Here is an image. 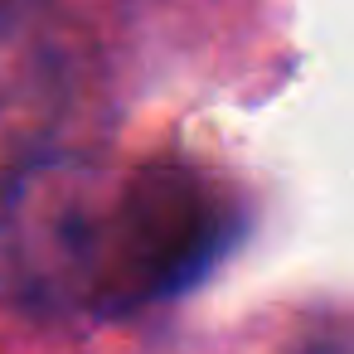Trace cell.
<instances>
[{
	"label": "cell",
	"mask_w": 354,
	"mask_h": 354,
	"mask_svg": "<svg viewBox=\"0 0 354 354\" xmlns=\"http://www.w3.org/2000/svg\"><path fill=\"white\" fill-rule=\"evenodd\" d=\"M204 243V194L165 170L39 165L0 204V286L54 315L127 310L185 277Z\"/></svg>",
	"instance_id": "obj_1"
}]
</instances>
